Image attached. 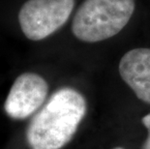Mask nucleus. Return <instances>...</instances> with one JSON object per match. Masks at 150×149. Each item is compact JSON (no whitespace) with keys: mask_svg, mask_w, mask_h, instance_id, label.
I'll list each match as a JSON object with an SVG mask.
<instances>
[{"mask_svg":"<svg viewBox=\"0 0 150 149\" xmlns=\"http://www.w3.org/2000/svg\"><path fill=\"white\" fill-rule=\"evenodd\" d=\"M85 113L86 101L81 93L71 87L60 88L31 119L26 130L29 147H64L74 137Z\"/></svg>","mask_w":150,"mask_h":149,"instance_id":"f257e3e1","label":"nucleus"},{"mask_svg":"<svg viewBox=\"0 0 150 149\" xmlns=\"http://www.w3.org/2000/svg\"><path fill=\"white\" fill-rule=\"evenodd\" d=\"M135 6V0H84L73 20L72 32L86 43L110 39L129 23Z\"/></svg>","mask_w":150,"mask_h":149,"instance_id":"f03ea898","label":"nucleus"},{"mask_svg":"<svg viewBox=\"0 0 150 149\" xmlns=\"http://www.w3.org/2000/svg\"><path fill=\"white\" fill-rule=\"evenodd\" d=\"M75 0H27L18 12V23L25 37L46 39L69 20Z\"/></svg>","mask_w":150,"mask_h":149,"instance_id":"7ed1b4c3","label":"nucleus"},{"mask_svg":"<svg viewBox=\"0 0 150 149\" xmlns=\"http://www.w3.org/2000/svg\"><path fill=\"white\" fill-rule=\"evenodd\" d=\"M49 84L35 73H23L16 78L4 104L6 113L13 119H25L42 107Z\"/></svg>","mask_w":150,"mask_h":149,"instance_id":"20e7f679","label":"nucleus"},{"mask_svg":"<svg viewBox=\"0 0 150 149\" xmlns=\"http://www.w3.org/2000/svg\"><path fill=\"white\" fill-rule=\"evenodd\" d=\"M119 74L137 97L150 105V49L138 47L122 56Z\"/></svg>","mask_w":150,"mask_h":149,"instance_id":"39448f33","label":"nucleus"},{"mask_svg":"<svg viewBox=\"0 0 150 149\" xmlns=\"http://www.w3.org/2000/svg\"><path fill=\"white\" fill-rule=\"evenodd\" d=\"M142 124L145 126V128L148 131V137L146 138L145 142L142 145V149H150V113L142 117Z\"/></svg>","mask_w":150,"mask_h":149,"instance_id":"423d86ee","label":"nucleus"},{"mask_svg":"<svg viewBox=\"0 0 150 149\" xmlns=\"http://www.w3.org/2000/svg\"><path fill=\"white\" fill-rule=\"evenodd\" d=\"M114 149H123V148H122V147H115Z\"/></svg>","mask_w":150,"mask_h":149,"instance_id":"0eeeda50","label":"nucleus"}]
</instances>
